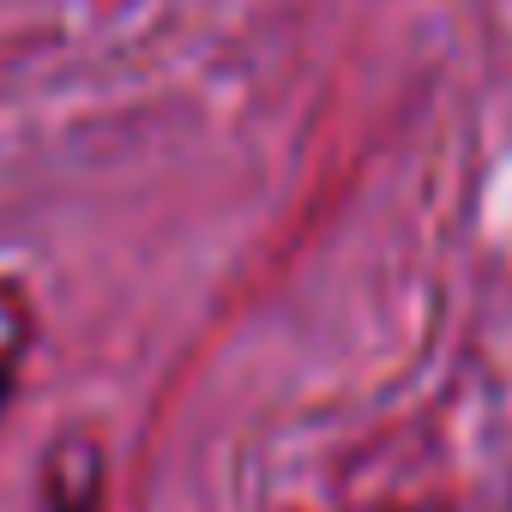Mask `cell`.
I'll list each match as a JSON object with an SVG mask.
<instances>
[{"label": "cell", "instance_id": "cell-1", "mask_svg": "<svg viewBox=\"0 0 512 512\" xmlns=\"http://www.w3.org/2000/svg\"><path fill=\"white\" fill-rule=\"evenodd\" d=\"M31 332H37V326H31V302H25V290L0 278V416H7V404H13V392H19V380H25Z\"/></svg>", "mask_w": 512, "mask_h": 512}, {"label": "cell", "instance_id": "cell-2", "mask_svg": "<svg viewBox=\"0 0 512 512\" xmlns=\"http://www.w3.org/2000/svg\"><path fill=\"white\" fill-rule=\"evenodd\" d=\"M97 500H103V464L91 446H73L49 470V512H97Z\"/></svg>", "mask_w": 512, "mask_h": 512}]
</instances>
